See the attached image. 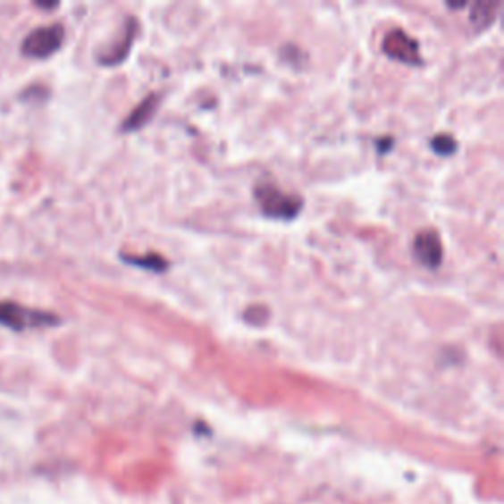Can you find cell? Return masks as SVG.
Instances as JSON below:
<instances>
[{
  "mask_svg": "<svg viewBox=\"0 0 504 504\" xmlns=\"http://www.w3.org/2000/svg\"><path fill=\"white\" fill-rule=\"evenodd\" d=\"M255 196L265 215L273 219H294L302 209V199L282 191L273 183H260V186H256Z\"/></svg>",
  "mask_w": 504,
  "mask_h": 504,
  "instance_id": "obj_1",
  "label": "cell"
},
{
  "mask_svg": "<svg viewBox=\"0 0 504 504\" xmlns=\"http://www.w3.org/2000/svg\"><path fill=\"white\" fill-rule=\"evenodd\" d=\"M0 323L14 329V332H24L30 327H47L60 323L54 314L36 312V309L18 306L13 302L0 304Z\"/></svg>",
  "mask_w": 504,
  "mask_h": 504,
  "instance_id": "obj_2",
  "label": "cell"
},
{
  "mask_svg": "<svg viewBox=\"0 0 504 504\" xmlns=\"http://www.w3.org/2000/svg\"><path fill=\"white\" fill-rule=\"evenodd\" d=\"M63 26L52 24L38 28L30 36L26 38L22 44V52L28 57H36V60H44V57H50L60 50L63 44Z\"/></svg>",
  "mask_w": 504,
  "mask_h": 504,
  "instance_id": "obj_3",
  "label": "cell"
},
{
  "mask_svg": "<svg viewBox=\"0 0 504 504\" xmlns=\"http://www.w3.org/2000/svg\"><path fill=\"white\" fill-rule=\"evenodd\" d=\"M384 52L389 54L392 60H399L404 63H420V50L418 42L406 34L404 30H392L384 38Z\"/></svg>",
  "mask_w": 504,
  "mask_h": 504,
  "instance_id": "obj_4",
  "label": "cell"
},
{
  "mask_svg": "<svg viewBox=\"0 0 504 504\" xmlns=\"http://www.w3.org/2000/svg\"><path fill=\"white\" fill-rule=\"evenodd\" d=\"M414 256L420 260L424 266L438 268L443 260V247L435 231H422L414 239Z\"/></svg>",
  "mask_w": 504,
  "mask_h": 504,
  "instance_id": "obj_5",
  "label": "cell"
},
{
  "mask_svg": "<svg viewBox=\"0 0 504 504\" xmlns=\"http://www.w3.org/2000/svg\"><path fill=\"white\" fill-rule=\"evenodd\" d=\"M137 21L134 18H129L124 24V30H122V36H121V40L119 42H114L113 47L109 50V54H105V55H99V62L103 65H116V63H121L126 55H129L130 52V46L134 42V38H137Z\"/></svg>",
  "mask_w": 504,
  "mask_h": 504,
  "instance_id": "obj_6",
  "label": "cell"
},
{
  "mask_svg": "<svg viewBox=\"0 0 504 504\" xmlns=\"http://www.w3.org/2000/svg\"><path fill=\"white\" fill-rule=\"evenodd\" d=\"M158 105H160V95L152 93L150 97H147V99H144L137 106V109L130 113L129 119L122 122V130H139V129H142V126L152 119L154 113H156Z\"/></svg>",
  "mask_w": 504,
  "mask_h": 504,
  "instance_id": "obj_7",
  "label": "cell"
},
{
  "mask_svg": "<svg viewBox=\"0 0 504 504\" xmlns=\"http://www.w3.org/2000/svg\"><path fill=\"white\" fill-rule=\"evenodd\" d=\"M499 8V3H475L471 6V22L477 30H483V28H487L494 22Z\"/></svg>",
  "mask_w": 504,
  "mask_h": 504,
  "instance_id": "obj_8",
  "label": "cell"
},
{
  "mask_svg": "<svg viewBox=\"0 0 504 504\" xmlns=\"http://www.w3.org/2000/svg\"><path fill=\"white\" fill-rule=\"evenodd\" d=\"M126 263L130 265H137L142 268H148V270H156V273H164V270L168 268V260L162 258L160 255H150V256H124Z\"/></svg>",
  "mask_w": 504,
  "mask_h": 504,
  "instance_id": "obj_9",
  "label": "cell"
},
{
  "mask_svg": "<svg viewBox=\"0 0 504 504\" xmlns=\"http://www.w3.org/2000/svg\"><path fill=\"white\" fill-rule=\"evenodd\" d=\"M432 147L435 152L441 154V156H449V154H453L455 148H458V144H455L449 134H440V137L432 140Z\"/></svg>",
  "mask_w": 504,
  "mask_h": 504,
  "instance_id": "obj_10",
  "label": "cell"
}]
</instances>
